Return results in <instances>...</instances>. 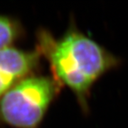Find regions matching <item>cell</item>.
<instances>
[{
  "instance_id": "cell-4",
  "label": "cell",
  "mask_w": 128,
  "mask_h": 128,
  "mask_svg": "<svg viewBox=\"0 0 128 128\" xmlns=\"http://www.w3.org/2000/svg\"><path fill=\"white\" fill-rule=\"evenodd\" d=\"M24 35V29L19 20L0 14V50L14 47Z\"/></svg>"
},
{
  "instance_id": "cell-2",
  "label": "cell",
  "mask_w": 128,
  "mask_h": 128,
  "mask_svg": "<svg viewBox=\"0 0 128 128\" xmlns=\"http://www.w3.org/2000/svg\"><path fill=\"white\" fill-rule=\"evenodd\" d=\"M62 86L52 76L33 74L0 97V126L39 128Z\"/></svg>"
},
{
  "instance_id": "cell-3",
  "label": "cell",
  "mask_w": 128,
  "mask_h": 128,
  "mask_svg": "<svg viewBox=\"0 0 128 128\" xmlns=\"http://www.w3.org/2000/svg\"><path fill=\"white\" fill-rule=\"evenodd\" d=\"M41 58L37 48L27 51L10 47L0 50V97L19 81L36 74Z\"/></svg>"
},
{
  "instance_id": "cell-1",
  "label": "cell",
  "mask_w": 128,
  "mask_h": 128,
  "mask_svg": "<svg viewBox=\"0 0 128 128\" xmlns=\"http://www.w3.org/2000/svg\"><path fill=\"white\" fill-rule=\"evenodd\" d=\"M42 58L49 63L52 76L72 92L82 110L88 111V101L93 85L115 68L120 59L108 52L75 25L56 38L48 30L37 32V47Z\"/></svg>"
}]
</instances>
